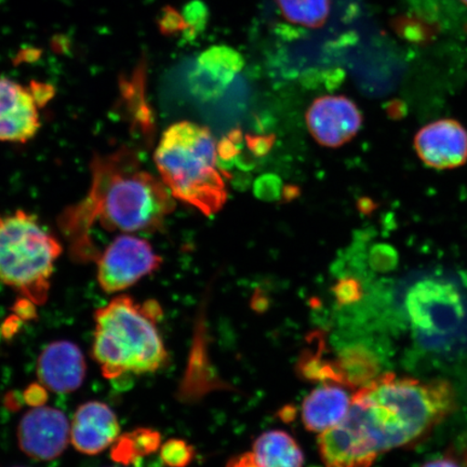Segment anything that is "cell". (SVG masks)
<instances>
[{
	"label": "cell",
	"mask_w": 467,
	"mask_h": 467,
	"mask_svg": "<svg viewBox=\"0 0 467 467\" xmlns=\"http://www.w3.org/2000/svg\"><path fill=\"white\" fill-rule=\"evenodd\" d=\"M338 382L358 385L370 382L375 377L376 364L364 349H349L337 364H334Z\"/></svg>",
	"instance_id": "cell-18"
},
{
	"label": "cell",
	"mask_w": 467,
	"mask_h": 467,
	"mask_svg": "<svg viewBox=\"0 0 467 467\" xmlns=\"http://www.w3.org/2000/svg\"><path fill=\"white\" fill-rule=\"evenodd\" d=\"M457 407L445 379L385 373L355 393L347 417L319 437L327 467H370L379 454L421 441Z\"/></svg>",
	"instance_id": "cell-1"
},
{
	"label": "cell",
	"mask_w": 467,
	"mask_h": 467,
	"mask_svg": "<svg viewBox=\"0 0 467 467\" xmlns=\"http://www.w3.org/2000/svg\"><path fill=\"white\" fill-rule=\"evenodd\" d=\"M183 16L188 23V29L184 33L185 38L192 40L207 26L209 16L207 5L201 0H194L186 5Z\"/></svg>",
	"instance_id": "cell-20"
},
{
	"label": "cell",
	"mask_w": 467,
	"mask_h": 467,
	"mask_svg": "<svg viewBox=\"0 0 467 467\" xmlns=\"http://www.w3.org/2000/svg\"><path fill=\"white\" fill-rule=\"evenodd\" d=\"M154 159L161 180L175 200L206 215L224 207L225 173L219 167L217 143L208 128L192 121L169 127Z\"/></svg>",
	"instance_id": "cell-4"
},
{
	"label": "cell",
	"mask_w": 467,
	"mask_h": 467,
	"mask_svg": "<svg viewBox=\"0 0 467 467\" xmlns=\"http://www.w3.org/2000/svg\"><path fill=\"white\" fill-rule=\"evenodd\" d=\"M243 132L233 130L227 137L221 140L217 144L218 157L222 161L231 162L241 154L243 144Z\"/></svg>",
	"instance_id": "cell-23"
},
{
	"label": "cell",
	"mask_w": 467,
	"mask_h": 467,
	"mask_svg": "<svg viewBox=\"0 0 467 467\" xmlns=\"http://www.w3.org/2000/svg\"><path fill=\"white\" fill-rule=\"evenodd\" d=\"M413 146L424 165L435 171H451L467 162V130L452 119L422 127L414 137Z\"/></svg>",
	"instance_id": "cell-10"
},
{
	"label": "cell",
	"mask_w": 467,
	"mask_h": 467,
	"mask_svg": "<svg viewBox=\"0 0 467 467\" xmlns=\"http://www.w3.org/2000/svg\"><path fill=\"white\" fill-rule=\"evenodd\" d=\"M161 315L159 303L141 305L127 296L98 309L92 355L105 378L143 375L165 365L167 350L157 328Z\"/></svg>",
	"instance_id": "cell-3"
},
{
	"label": "cell",
	"mask_w": 467,
	"mask_h": 467,
	"mask_svg": "<svg viewBox=\"0 0 467 467\" xmlns=\"http://www.w3.org/2000/svg\"><path fill=\"white\" fill-rule=\"evenodd\" d=\"M60 244L23 212L0 218V280L34 305L48 297Z\"/></svg>",
	"instance_id": "cell-5"
},
{
	"label": "cell",
	"mask_w": 467,
	"mask_h": 467,
	"mask_svg": "<svg viewBox=\"0 0 467 467\" xmlns=\"http://www.w3.org/2000/svg\"><path fill=\"white\" fill-rule=\"evenodd\" d=\"M71 441V426L58 409L35 407L22 418L17 428V442L27 457L38 461L55 460Z\"/></svg>",
	"instance_id": "cell-8"
},
{
	"label": "cell",
	"mask_w": 467,
	"mask_h": 467,
	"mask_svg": "<svg viewBox=\"0 0 467 467\" xmlns=\"http://www.w3.org/2000/svg\"><path fill=\"white\" fill-rule=\"evenodd\" d=\"M258 467H302L305 457L297 442L283 431H265L254 445Z\"/></svg>",
	"instance_id": "cell-15"
},
{
	"label": "cell",
	"mask_w": 467,
	"mask_h": 467,
	"mask_svg": "<svg viewBox=\"0 0 467 467\" xmlns=\"http://www.w3.org/2000/svg\"><path fill=\"white\" fill-rule=\"evenodd\" d=\"M390 260L389 247L379 244L371 250L370 254V265L375 267L376 270H383L385 265H389Z\"/></svg>",
	"instance_id": "cell-28"
},
{
	"label": "cell",
	"mask_w": 467,
	"mask_h": 467,
	"mask_svg": "<svg viewBox=\"0 0 467 467\" xmlns=\"http://www.w3.org/2000/svg\"><path fill=\"white\" fill-rule=\"evenodd\" d=\"M46 389L42 384L29 385L25 394H23L26 404L32 407L44 406L47 399H48Z\"/></svg>",
	"instance_id": "cell-27"
},
{
	"label": "cell",
	"mask_w": 467,
	"mask_h": 467,
	"mask_svg": "<svg viewBox=\"0 0 467 467\" xmlns=\"http://www.w3.org/2000/svg\"><path fill=\"white\" fill-rule=\"evenodd\" d=\"M461 2L467 5V0H461Z\"/></svg>",
	"instance_id": "cell-30"
},
{
	"label": "cell",
	"mask_w": 467,
	"mask_h": 467,
	"mask_svg": "<svg viewBox=\"0 0 467 467\" xmlns=\"http://www.w3.org/2000/svg\"><path fill=\"white\" fill-rule=\"evenodd\" d=\"M282 192V180L276 174H263L254 183V195L261 201L273 202L278 200Z\"/></svg>",
	"instance_id": "cell-22"
},
{
	"label": "cell",
	"mask_w": 467,
	"mask_h": 467,
	"mask_svg": "<svg viewBox=\"0 0 467 467\" xmlns=\"http://www.w3.org/2000/svg\"><path fill=\"white\" fill-rule=\"evenodd\" d=\"M352 399L337 385H324L314 389L302 405L303 424L309 431L324 433L343 421Z\"/></svg>",
	"instance_id": "cell-14"
},
{
	"label": "cell",
	"mask_w": 467,
	"mask_h": 467,
	"mask_svg": "<svg viewBox=\"0 0 467 467\" xmlns=\"http://www.w3.org/2000/svg\"><path fill=\"white\" fill-rule=\"evenodd\" d=\"M89 194L63 213L60 227L78 258L91 255L89 232L95 223L124 233L159 231L174 210L161 180L140 166L130 150L97 157Z\"/></svg>",
	"instance_id": "cell-2"
},
{
	"label": "cell",
	"mask_w": 467,
	"mask_h": 467,
	"mask_svg": "<svg viewBox=\"0 0 467 467\" xmlns=\"http://www.w3.org/2000/svg\"><path fill=\"white\" fill-rule=\"evenodd\" d=\"M244 66L243 56L232 47H210L197 57L188 74L192 95L203 102L223 96Z\"/></svg>",
	"instance_id": "cell-11"
},
{
	"label": "cell",
	"mask_w": 467,
	"mask_h": 467,
	"mask_svg": "<svg viewBox=\"0 0 467 467\" xmlns=\"http://www.w3.org/2000/svg\"><path fill=\"white\" fill-rule=\"evenodd\" d=\"M226 467H258L253 452H247L233 458Z\"/></svg>",
	"instance_id": "cell-29"
},
{
	"label": "cell",
	"mask_w": 467,
	"mask_h": 467,
	"mask_svg": "<svg viewBox=\"0 0 467 467\" xmlns=\"http://www.w3.org/2000/svg\"><path fill=\"white\" fill-rule=\"evenodd\" d=\"M276 141L275 136H246L247 148L251 153L256 157L265 156L270 153L274 143Z\"/></svg>",
	"instance_id": "cell-25"
},
{
	"label": "cell",
	"mask_w": 467,
	"mask_h": 467,
	"mask_svg": "<svg viewBox=\"0 0 467 467\" xmlns=\"http://www.w3.org/2000/svg\"><path fill=\"white\" fill-rule=\"evenodd\" d=\"M120 428L115 412L100 401H88L76 410L71 425V442L76 451L95 455L114 445Z\"/></svg>",
	"instance_id": "cell-13"
},
{
	"label": "cell",
	"mask_w": 467,
	"mask_h": 467,
	"mask_svg": "<svg viewBox=\"0 0 467 467\" xmlns=\"http://www.w3.org/2000/svg\"><path fill=\"white\" fill-rule=\"evenodd\" d=\"M194 448L182 440L168 441L161 449V458L168 467H186L194 459Z\"/></svg>",
	"instance_id": "cell-19"
},
{
	"label": "cell",
	"mask_w": 467,
	"mask_h": 467,
	"mask_svg": "<svg viewBox=\"0 0 467 467\" xmlns=\"http://www.w3.org/2000/svg\"><path fill=\"white\" fill-rule=\"evenodd\" d=\"M54 95L51 86L33 81L26 87L0 78V141L26 143L40 128L39 108Z\"/></svg>",
	"instance_id": "cell-7"
},
{
	"label": "cell",
	"mask_w": 467,
	"mask_h": 467,
	"mask_svg": "<svg viewBox=\"0 0 467 467\" xmlns=\"http://www.w3.org/2000/svg\"><path fill=\"white\" fill-rule=\"evenodd\" d=\"M309 132L326 148H340L358 136L363 115L358 105L343 96L317 99L306 113Z\"/></svg>",
	"instance_id": "cell-9"
},
{
	"label": "cell",
	"mask_w": 467,
	"mask_h": 467,
	"mask_svg": "<svg viewBox=\"0 0 467 467\" xmlns=\"http://www.w3.org/2000/svg\"><path fill=\"white\" fill-rule=\"evenodd\" d=\"M86 370L84 354L72 342L51 343L38 358L39 382L55 393H71L78 389L84 382Z\"/></svg>",
	"instance_id": "cell-12"
},
{
	"label": "cell",
	"mask_w": 467,
	"mask_h": 467,
	"mask_svg": "<svg viewBox=\"0 0 467 467\" xmlns=\"http://www.w3.org/2000/svg\"><path fill=\"white\" fill-rule=\"evenodd\" d=\"M161 261L145 239L121 235L98 259V282L108 294H116L150 275Z\"/></svg>",
	"instance_id": "cell-6"
},
{
	"label": "cell",
	"mask_w": 467,
	"mask_h": 467,
	"mask_svg": "<svg viewBox=\"0 0 467 467\" xmlns=\"http://www.w3.org/2000/svg\"><path fill=\"white\" fill-rule=\"evenodd\" d=\"M285 20L297 26L318 28L330 14V0H277Z\"/></svg>",
	"instance_id": "cell-17"
},
{
	"label": "cell",
	"mask_w": 467,
	"mask_h": 467,
	"mask_svg": "<svg viewBox=\"0 0 467 467\" xmlns=\"http://www.w3.org/2000/svg\"><path fill=\"white\" fill-rule=\"evenodd\" d=\"M161 437L159 431L138 429L119 437L114 442L112 458L116 462L130 465L140 458L159 451Z\"/></svg>",
	"instance_id": "cell-16"
},
{
	"label": "cell",
	"mask_w": 467,
	"mask_h": 467,
	"mask_svg": "<svg viewBox=\"0 0 467 467\" xmlns=\"http://www.w3.org/2000/svg\"><path fill=\"white\" fill-rule=\"evenodd\" d=\"M421 467H467V451L459 455L454 452H448L428 462Z\"/></svg>",
	"instance_id": "cell-26"
},
{
	"label": "cell",
	"mask_w": 467,
	"mask_h": 467,
	"mask_svg": "<svg viewBox=\"0 0 467 467\" xmlns=\"http://www.w3.org/2000/svg\"><path fill=\"white\" fill-rule=\"evenodd\" d=\"M337 302L340 306L354 305L364 296V287L355 277H343L332 288Z\"/></svg>",
	"instance_id": "cell-21"
},
{
	"label": "cell",
	"mask_w": 467,
	"mask_h": 467,
	"mask_svg": "<svg viewBox=\"0 0 467 467\" xmlns=\"http://www.w3.org/2000/svg\"><path fill=\"white\" fill-rule=\"evenodd\" d=\"M160 27L161 33L165 35L185 33L188 29V23H186L184 16L180 14L177 9L166 7L162 10Z\"/></svg>",
	"instance_id": "cell-24"
}]
</instances>
